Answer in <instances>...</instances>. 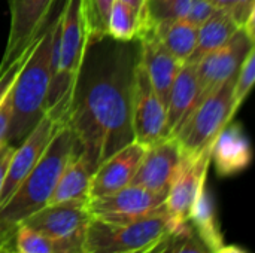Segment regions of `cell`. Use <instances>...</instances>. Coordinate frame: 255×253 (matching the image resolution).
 Returning a JSON list of instances; mask_svg holds the SVG:
<instances>
[{"label": "cell", "instance_id": "cell-9", "mask_svg": "<svg viewBox=\"0 0 255 253\" xmlns=\"http://www.w3.org/2000/svg\"><path fill=\"white\" fill-rule=\"evenodd\" d=\"M55 0H9L10 27L4 46V54L0 61V72L10 66L16 57L31 45L46 22Z\"/></svg>", "mask_w": 255, "mask_h": 253}, {"label": "cell", "instance_id": "cell-36", "mask_svg": "<svg viewBox=\"0 0 255 253\" xmlns=\"http://www.w3.org/2000/svg\"><path fill=\"white\" fill-rule=\"evenodd\" d=\"M160 242V240H158ZM157 242V243H158ZM157 243H152V245H149V246H146V248H142V249H136V251H130V252H123V253H152L154 251V248L157 246Z\"/></svg>", "mask_w": 255, "mask_h": 253}, {"label": "cell", "instance_id": "cell-12", "mask_svg": "<svg viewBox=\"0 0 255 253\" xmlns=\"http://www.w3.org/2000/svg\"><path fill=\"white\" fill-rule=\"evenodd\" d=\"M91 219L88 201H64L46 204L27 216L21 224L57 240L82 242Z\"/></svg>", "mask_w": 255, "mask_h": 253}, {"label": "cell", "instance_id": "cell-6", "mask_svg": "<svg viewBox=\"0 0 255 253\" xmlns=\"http://www.w3.org/2000/svg\"><path fill=\"white\" fill-rule=\"evenodd\" d=\"M233 88L235 78L209 92L185 121L175 136L184 157H196L212 149L218 134L233 121L235 113L238 112L235 107Z\"/></svg>", "mask_w": 255, "mask_h": 253}, {"label": "cell", "instance_id": "cell-14", "mask_svg": "<svg viewBox=\"0 0 255 253\" xmlns=\"http://www.w3.org/2000/svg\"><path fill=\"white\" fill-rule=\"evenodd\" d=\"M182 154L175 137H166L148 146L130 185L167 195L181 164Z\"/></svg>", "mask_w": 255, "mask_h": 253}, {"label": "cell", "instance_id": "cell-22", "mask_svg": "<svg viewBox=\"0 0 255 253\" xmlns=\"http://www.w3.org/2000/svg\"><path fill=\"white\" fill-rule=\"evenodd\" d=\"M239 24L226 10L217 9L200 27L196 48L185 64H196L203 55L226 45L239 30Z\"/></svg>", "mask_w": 255, "mask_h": 253}, {"label": "cell", "instance_id": "cell-24", "mask_svg": "<svg viewBox=\"0 0 255 253\" xmlns=\"http://www.w3.org/2000/svg\"><path fill=\"white\" fill-rule=\"evenodd\" d=\"M143 33V22L139 12L123 0H114L106 25V36L120 42L128 43L137 40Z\"/></svg>", "mask_w": 255, "mask_h": 253}, {"label": "cell", "instance_id": "cell-16", "mask_svg": "<svg viewBox=\"0 0 255 253\" xmlns=\"http://www.w3.org/2000/svg\"><path fill=\"white\" fill-rule=\"evenodd\" d=\"M202 100L203 95L196 73V66L184 64L169 94L163 139L175 137Z\"/></svg>", "mask_w": 255, "mask_h": 253}, {"label": "cell", "instance_id": "cell-30", "mask_svg": "<svg viewBox=\"0 0 255 253\" xmlns=\"http://www.w3.org/2000/svg\"><path fill=\"white\" fill-rule=\"evenodd\" d=\"M39 36H40V34H39ZM37 39H39V37H37ZM37 39H36L31 45H28V46L16 57V60H15L10 66H7L3 72H0V101L3 100V97L6 95V92L12 88V85H13V82H15V79H16L19 70L22 69L24 63H25L27 58L30 57L31 51H33V48H34V43L37 42Z\"/></svg>", "mask_w": 255, "mask_h": 253}, {"label": "cell", "instance_id": "cell-33", "mask_svg": "<svg viewBox=\"0 0 255 253\" xmlns=\"http://www.w3.org/2000/svg\"><path fill=\"white\" fill-rule=\"evenodd\" d=\"M13 151H15V145L7 143V142L0 143V192H1V186H3V182L9 169V164H10Z\"/></svg>", "mask_w": 255, "mask_h": 253}, {"label": "cell", "instance_id": "cell-8", "mask_svg": "<svg viewBox=\"0 0 255 253\" xmlns=\"http://www.w3.org/2000/svg\"><path fill=\"white\" fill-rule=\"evenodd\" d=\"M133 136L134 142L148 148L163 139L166 106L154 91L149 78L136 57L133 70Z\"/></svg>", "mask_w": 255, "mask_h": 253}, {"label": "cell", "instance_id": "cell-13", "mask_svg": "<svg viewBox=\"0 0 255 253\" xmlns=\"http://www.w3.org/2000/svg\"><path fill=\"white\" fill-rule=\"evenodd\" d=\"M58 121L51 112H45L36 127L22 139L21 143L15 146V151L10 158V164L1 186L0 192V206L7 201V198L15 192L19 183L27 177L31 169L36 166L43 151L46 149Z\"/></svg>", "mask_w": 255, "mask_h": 253}, {"label": "cell", "instance_id": "cell-11", "mask_svg": "<svg viewBox=\"0 0 255 253\" xmlns=\"http://www.w3.org/2000/svg\"><path fill=\"white\" fill-rule=\"evenodd\" d=\"M166 195L148 191L136 185H127L123 189L88 200V210L91 216L109 222L127 224L157 212L164 206Z\"/></svg>", "mask_w": 255, "mask_h": 253}, {"label": "cell", "instance_id": "cell-19", "mask_svg": "<svg viewBox=\"0 0 255 253\" xmlns=\"http://www.w3.org/2000/svg\"><path fill=\"white\" fill-rule=\"evenodd\" d=\"M93 174L94 170L91 169L88 161L78 149H75L57 182V186L48 204L64 201H88Z\"/></svg>", "mask_w": 255, "mask_h": 253}, {"label": "cell", "instance_id": "cell-21", "mask_svg": "<svg viewBox=\"0 0 255 253\" xmlns=\"http://www.w3.org/2000/svg\"><path fill=\"white\" fill-rule=\"evenodd\" d=\"M151 31L161 46L179 63L185 64L190 60L197 43L199 27L187 19H173L152 25Z\"/></svg>", "mask_w": 255, "mask_h": 253}, {"label": "cell", "instance_id": "cell-32", "mask_svg": "<svg viewBox=\"0 0 255 253\" xmlns=\"http://www.w3.org/2000/svg\"><path fill=\"white\" fill-rule=\"evenodd\" d=\"M10 116H12V88L6 92V95L0 101V143L7 142L6 137L9 133Z\"/></svg>", "mask_w": 255, "mask_h": 253}, {"label": "cell", "instance_id": "cell-18", "mask_svg": "<svg viewBox=\"0 0 255 253\" xmlns=\"http://www.w3.org/2000/svg\"><path fill=\"white\" fill-rule=\"evenodd\" d=\"M253 161V148L241 122H229L215 139L211 149V163L220 177L242 173Z\"/></svg>", "mask_w": 255, "mask_h": 253}, {"label": "cell", "instance_id": "cell-34", "mask_svg": "<svg viewBox=\"0 0 255 253\" xmlns=\"http://www.w3.org/2000/svg\"><path fill=\"white\" fill-rule=\"evenodd\" d=\"M123 1L128 3L130 6H133V7L139 12L140 18H142V22H143V30H145V0H123ZM140 36H142V34H140ZM137 40H139V39H137Z\"/></svg>", "mask_w": 255, "mask_h": 253}, {"label": "cell", "instance_id": "cell-29", "mask_svg": "<svg viewBox=\"0 0 255 253\" xmlns=\"http://www.w3.org/2000/svg\"><path fill=\"white\" fill-rule=\"evenodd\" d=\"M255 79V48H253L248 55L245 57L242 66L239 67V72L235 78V88H233V98H235V107L239 110V107L247 100L248 94L253 89Z\"/></svg>", "mask_w": 255, "mask_h": 253}, {"label": "cell", "instance_id": "cell-17", "mask_svg": "<svg viewBox=\"0 0 255 253\" xmlns=\"http://www.w3.org/2000/svg\"><path fill=\"white\" fill-rule=\"evenodd\" d=\"M139 43L140 49L137 54V60L143 66L158 98L163 101L164 106H167L172 85L184 64L179 63L161 46L151 30L139 37Z\"/></svg>", "mask_w": 255, "mask_h": 253}, {"label": "cell", "instance_id": "cell-15", "mask_svg": "<svg viewBox=\"0 0 255 253\" xmlns=\"http://www.w3.org/2000/svg\"><path fill=\"white\" fill-rule=\"evenodd\" d=\"M145 149L146 148L137 142H131L105 160L93 174L90 185V200L114 194L130 185Z\"/></svg>", "mask_w": 255, "mask_h": 253}, {"label": "cell", "instance_id": "cell-23", "mask_svg": "<svg viewBox=\"0 0 255 253\" xmlns=\"http://www.w3.org/2000/svg\"><path fill=\"white\" fill-rule=\"evenodd\" d=\"M188 222L191 224L199 239L212 251V253L224 245L223 234L218 225L215 201L208 186H205L197 195L191 207Z\"/></svg>", "mask_w": 255, "mask_h": 253}, {"label": "cell", "instance_id": "cell-20", "mask_svg": "<svg viewBox=\"0 0 255 253\" xmlns=\"http://www.w3.org/2000/svg\"><path fill=\"white\" fill-rule=\"evenodd\" d=\"M6 253H85L82 242L57 240L48 237L24 224H19L10 239L0 245Z\"/></svg>", "mask_w": 255, "mask_h": 253}, {"label": "cell", "instance_id": "cell-37", "mask_svg": "<svg viewBox=\"0 0 255 253\" xmlns=\"http://www.w3.org/2000/svg\"><path fill=\"white\" fill-rule=\"evenodd\" d=\"M0 253H6V252H1V251H0Z\"/></svg>", "mask_w": 255, "mask_h": 253}, {"label": "cell", "instance_id": "cell-2", "mask_svg": "<svg viewBox=\"0 0 255 253\" xmlns=\"http://www.w3.org/2000/svg\"><path fill=\"white\" fill-rule=\"evenodd\" d=\"M76 149L75 134L67 122L61 121L42 157L19 183L15 192L0 206V242L6 243L15 228L31 213L48 204L57 182Z\"/></svg>", "mask_w": 255, "mask_h": 253}, {"label": "cell", "instance_id": "cell-35", "mask_svg": "<svg viewBox=\"0 0 255 253\" xmlns=\"http://www.w3.org/2000/svg\"><path fill=\"white\" fill-rule=\"evenodd\" d=\"M214 253H248L244 248L241 246H235V245H223L221 248H218Z\"/></svg>", "mask_w": 255, "mask_h": 253}, {"label": "cell", "instance_id": "cell-26", "mask_svg": "<svg viewBox=\"0 0 255 253\" xmlns=\"http://www.w3.org/2000/svg\"><path fill=\"white\" fill-rule=\"evenodd\" d=\"M191 0H145V30L163 21L185 19ZM142 33V34H143Z\"/></svg>", "mask_w": 255, "mask_h": 253}, {"label": "cell", "instance_id": "cell-1", "mask_svg": "<svg viewBox=\"0 0 255 253\" xmlns=\"http://www.w3.org/2000/svg\"><path fill=\"white\" fill-rule=\"evenodd\" d=\"M136 58L118 49L84 85L76 86L67 122L76 149L91 169L134 142L133 136V70Z\"/></svg>", "mask_w": 255, "mask_h": 253}, {"label": "cell", "instance_id": "cell-25", "mask_svg": "<svg viewBox=\"0 0 255 253\" xmlns=\"http://www.w3.org/2000/svg\"><path fill=\"white\" fill-rule=\"evenodd\" d=\"M152 253H212V251L199 239L191 224L179 231L164 234Z\"/></svg>", "mask_w": 255, "mask_h": 253}, {"label": "cell", "instance_id": "cell-27", "mask_svg": "<svg viewBox=\"0 0 255 253\" xmlns=\"http://www.w3.org/2000/svg\"><path fill=\"white\" fill-rule=\"evenodd\" d=\"M82 12L85 18L87 33L90 46L93 43H99L106 36V25L111 6L114 0H81Z\"/></svg>", "mask_w": 255, "mask_h": 253}, {"label": "cell", "instance_id": "cell-4", "mask_svg": "<svg viewBox=\"0 0 255 253\" xmlns=\"http://www.w3.org/2000/svg\"><path fill=\"white\" fill-rule=\"evenodd\" d=\"M54 19L48 21L12 85V116L7 143L18 145L45 113L51 82V43Z\"/></svg>", "mask_w": 255, "mask_h": 253}, {"label": "cell", "instance_id": "cell-3", "mask_svg": "<svg viewBox=\"0 0 255 253\" xmlns=\"http://www.w3.org/2000/svg\"><path fill=\"white\" fill-rule=\"evenodd\" d=\"M88 46L82 1L64 0L57 27V70L51 78L45 103V112H51L58 121L67 119Z\"/></svg>", "mask_w": 255, "mask_h": 253}, {"label": "cell", "instance_id": "cell-7", "mask_svg": "<svg viewBox=\"0 0 255 253\" xmlns=\"http://www.w3.org/2000/svg\"><path fill=\"white\" fill-rule=\"evenodd\" d=\"M211 166V149L196 155L184 157L166 195L164 209L169 218V233L179 231L190 222L191 207L206 186L208 170Z\"/></svg>", "mask_w": 255, "mask_h": 253}, {"label": "cell", "instance_id": "cell-10", "mask_svg": "<svg viewBox=\"0 0 255 253\" xmlns=\"http://www.w3.org/2000/svg\"><path fill=\"white\" fill-rule=\"evenodd\" d=\"M254 48V36L239 28L221 48L203 55L194 66L203 98L226 81L236 78L248 52Z\"/></svg>", "mask_w": 255, "mask_h": 253}, {"label": "cell", "instance_id": "cell-28", "mask_svg": "<svg viewBox=\"0 0 255 253\" xmlns=\"http://www.w3.org/2000/svg\"><path fill=\"white\" fill-rule=\"evenodd\" d=\"M217 9L233 16L239 27L255 36V0H209Z\"/></svg>", "mask_w": 255, "mask_h": 253}, {"label": "cell", "instance_id": "cell-31", "mask_svg": "<svg viewBox=\"0 0 255 253\" xmlns=\"http://www.w3.org/2000/svg\"><path fill=\"white\" fill-rule=\"evenodd\" d=\"M215 10L217 7L209 0H191L185 19L191 22L193 25L200 27Z\"/></svg>", "mask_w": 255, "mask_h": 253}, {"label": "cell", "instance_id": "cell-38", "mask_svg": "<svg viewBox=\"0 0 255 253\" xmlns=\"http://www.w3.org/2000/svg\"><path fill=\"white\" fill-rule=\"evenodd\" d=\"M0 245H1V242H0Z\"/></svg>", "mask_w": 255, "mask_h": 253}, {"label": "cell", "instance_id": "cell-5", "mask_svg": "<svg viewBox=\"0 0 255 253\" xmlns=\"http://www.w3.org/2000/svg\"><path fill=\"white\" fill-rule=\"evenodd\" d=\"M169 230L164 206L127 224L91 216L85 231V253H123L142 249L157 243Z\"/></svg>", "mask_w": 255, "mask_h": 253}]
</instances>
